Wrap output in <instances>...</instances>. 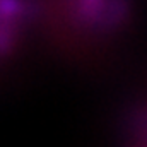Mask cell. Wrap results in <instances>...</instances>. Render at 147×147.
Instances as JSON below:
<instances>
[{"label":"cell","instance_id":"cell-1","mask_svg":"<svg viewBox=\"0 0 147 147\" xmlns=\"http://www.w3.org/2000/svg\"><path fill=\"white\" fill-rule=\"evenodd\" d=\"M125 147H147V108L137 111L125 128Z\"/></svg>","mask_w":147,"mask_h":147}]
</instances>
